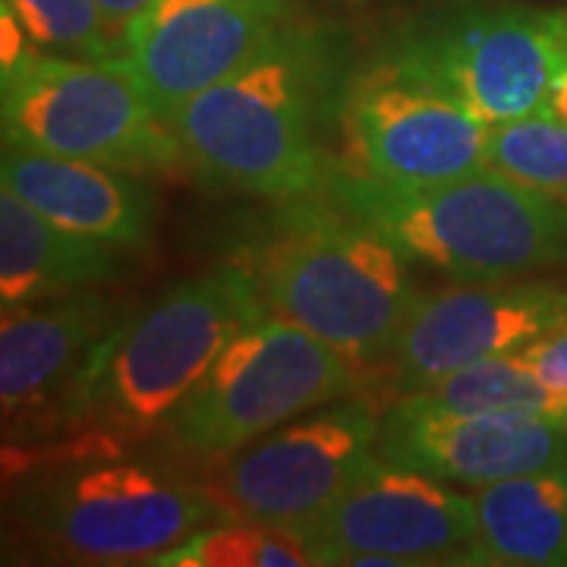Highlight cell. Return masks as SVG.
I'll use <instances>...</instances> for the list:
<instances>
[{"mask_svg": "<svg viewBox=\"0 0 567 567\" xmlns=\"http://www.w3.org/2000/svg\"><path fill=\"white\" fill-rule=\"evenodd\" d=\"M268 312L249 265L227 262L174 284L121 316L70 382L48 429L123 451L164 429L227 341Z\"/></svg>", "mask_w": 567, "mask_h": 567, "instance_id": "obj_1", "label": "cell"}, {"mask_svg": "<svg viewBox=\"0 0 567 567\" xmlns=\"http://www.w3.org/2000/svg\"><path fill=\"white\" fill-rule=\"evenodd\" d=\"M331 80L322 41L284 25L234 76L183 104L171 126L208 183L300 199L322 183L319 121Z\"/></svg>", "mask_w": 567, "mask_h": 567, "instance_id": "obj_2", "label": "cell"}, {"mask_svg": "<svg viewBox=\"0 0 567 567\" xmlns=\"http://www.w3.org/2000/svg\"><path fill=\"white\" fill-rule=\"evenodd\" d=\"M268 312L341 350L357 365L391 363L416 290L406 256L341 205L287 199L249 256Z\"/></svg>", "mask_w": 567, "mask_h": 567, "instance_id": "obj_3", "label": "cell"}, {"mask_svg": "<svg viewBox=\"0 0 567 567\" xmlns=\"http://www.w3.org/2000/svg\"><path fill=\"white\" fill-rule=\"evenodd\" d=\"M328 199L382 230L410 262L454 281H507L567 259V199L502 171L445 183L334 171Z\"/></svg>", "mask_w": 567, "mask_h": 567, "instance_id": "obj_4", "label": "cell"}, {"mask_svg": "<svg viewBox=\"0 0 567 567\" xmlns=\"http://www.w3.org/2000/svg\"><path fill=\"white\" fill-rule=\"evenodd\" d=\"M13 502L35 536L85 565H155L167 548L221 517L205 488L126 461L121 451L35 466Z\"/></svg>", "mask_w": 567, "mask_h": 567, "instance_id": "obj_5", "label": "cell"}, {"mask_svg": "<svg viewBox=\"0 0 567 567\" xmlns=\"http://www.w3.org/2000/svg\"><path fill=\"white\" fill-rule=\"evenodd\" d=\"M360 385L363 365L297 322L265 312L227 341L164 429L189 454L227 457Z\"/></svg>", "mask_w": 567, "mask_h": 567, "instance_id": "obj_6", "label": "cell"}, {"mask_svg": "<svg viewBox=\"0 0 567 567\" xmlns=\"http://www.w3.org/2000/svg\"><path fill=\"white\" fill-rule=\"evenodd\" d=\"M3 142L117 167L126 174L186 162L181 136L142 99L117 63L22 51L3 63Z\"/></svg>", "mask_w": 567, "mask_h": 567, "instance_id": "obj_7", "label": "cell"}, {"mask_svg": "<svg viewBox=\"0 0 567 567\" xmlns=\"http://www.w3.org/2000/svg\"><path fill=\"white\" fill-rule=\"evenodd\" d=\"M341 126L350 171L375 181L445 183L492 171L488 123L406 41L341 89Z\"/></svg>", "mask_w": 567, "mask_h": 567, "instance_id": "obj_8", "label": "cell"}, {"mask_svg": "<svg viewBox=\"0 0 567 567\" xmlns=\"http://www.w3.org/2000/svg\"><path fill=\"white\" fill-rule=\"evenodd\" d=\"M375 410L344 398L227 454L205 492L221 517L300 536L375 457Z\"/></svg>", "mask_w": 567, "mask_h": 567, "instance_id": "obj_9", "label": "cell"}, {"mask_svg": "<svg viewBox=\"0 0 567 567\" xmlns=\"http://www.w3.org/2000/svg\"><path fill=\"white\" fill-rule=\"evenodd\" d=\"M300 539L316 565H476L470 492L379 454Z\"/></svg>", "mask_w": 567, "mask_h": 567, "instance_id": "obj_10", "label": "cell"}, {"mask_svg": "<svg viewBox=\"0 0 567 567\" xmlns=\"http://www.w3.org/2000/svg\"><path fill=\"white\" fill-rule=\"evenodd\" d=\"M406 44L488 126L551 117V92L567 66V13L466 10Z\"/></svg>", "mask_w": 567, "mask_h": 567, "instance_id": "obj_11", "label": "cell"}, {"mask_svg": "<svg viewBox=\"0 0 567 567\" xmlns=\"http://www.w3.org/2000/svg\"><path fill=\"white\" fill-rule=\"evenodd\" d=\"M284 10L287 0H152L111 63L171 123L189 99L252 61L284 29Z\"/></svg>", "mask_w": 567, "mask_h": 567, "instance_id": "obj_12", "label": "cell"}, {"mask_svg": "<svg viewBox=\"0 0 567 567\" xmlns=\"http://www.w3.org/2000/svg\"><path fill=\"white\" fill-rule=\"evenodd\" d=\"M567 319V287L543 281H476L416 293L391 353L394 388L423 391L464 365L520 353Z\"/></svg>", "mask_w": 567, "mask_h": 567, "instance_id": "obj_13", "label": "cell"}, {"mask_svg": "<svg viewBox=\"0 0 567 567\" xmlns=\"http://www.w3.org/2000/svg\"><path fill=\"white\" fill-rule=\"evenodd\" d=\"M375 454L451 486L480 488L565 470L567 420L517 413H451L404 394L379 420Z\"/></svg>", "mask_w": 567, "mask_h": 567, "instance_id": "obj_14", "label": "cell"}, {"mask_svg": "<svg viewBox=\"0 0 567 567\" xmlns=\"http://www.w3.org/2000/svg\"><path fill=\"white\" fill-rule=\"evenodd\" d=\"M117 319V306L89 290L3 309L0 404L17 439L48 429L70 382Z\"/></svg>", "mask_w": 567, "mask_h": 567, "instance_id": "obj_15", "label": "cell"}, {"mask_svg": "<svg viewBox=\"0 0 567 567\" xmlns=\"http://www.w3.org/2000/svg\"><path fill=\"white\" fill-rule=\"evenodd\" d=\"M3 186L66 230L121 249L148 246L155 230V199L117 167L3 142Z\"/></svg>", "mask_w": 567, "mask_h": 567, "instance_id": "obj_16", "label": "cell"}, {"mask_svg": "<svg viewBox=\"0 0 567 567\" xmlns=\"http://www.w3.org/2000/svg\"><path fill=\"white\" fill-rule=\"evenodd\" d=\"M123 271L121 246L73 234L0 186V300L3 309L39 303L111 281Z\"/></svg>", "mask_w": 567, "mask_h": 567, "instance_id": "obj_17", "label": "cell"}, {"mask_svg": "<svg viewBox=\"0 0 567 567\" xmlns=\"http://www.w3.org/2000/svg\"><path fill=\"white\" fill-rule=\"evenodd\" d=\"M476 565L567 567V466L470 488Z\"/></svg>", "mask_w": 567, "mask_h": 567, "instance_id": "obj_18", "label": "cell"}, {"mask_svg": "<svg viewBox=\"0 0 567 567\" xmlns=\"http://www.w3.org/2000/svg\"><path fill=\"white\" fill-rule=\"evenodd\" d=\"M410 398L451 413H517L567 420V394L539 379L524 350L476 360L435 385L410 391Z\"/></svg>", "mask_w": 567, "mask_h": 567, "instance_id": "obj_19", "label": "cell"}, {"mask_svg": "<svg viewBox=\"0 0 567 567\" xmlns=\"http://www.w3.org/2000/svg\"><path fill=\"white\" fill-rule=\"evenodd\" d=\"M158 567H309L312 551L297 533L218 517L155 558Z\"/></svg>", "mask_w": 567, "mask_h": 567, "instance_id": "obj_20", "label": "cell"}, {"mask_svg": "<svg viewBox=\"0 0 567 567\" xmlns=\"http://www.w3.org/2000/svg\"><path fill=\"white\" fill-rule=\"evenodd\" d=\"M0 10L20 22L35 51L95 63L121 58L123 35L104 20L99 0H3Z\"/></svg>", "mask_w": 567, "mask_h": 567, "instance_id": "obj_21", "label": "cell"}, {"mask_svg": "<svg viewBox=\"0 0 567 567\" xmlns=\"http://www.w3.org/2000/svg\"><path fill=\"white\" fill-rule=\"evenodd\" d=\"M488 162L514 181L567 199V123L555 117L488 126Z\"/></svg>", "mask_w": 567, "mask_h": 567, "instance_id": "obj_22", "label": "cell"}, {"mask_svg": "<svg viewBox=\"0 0 567 567\" xmlns=\"http://www.w3.org/2000/svg\"><path fill=\"white\" fill-rule=\"evenodd\" d=\"M524 353H527V360L546 385L567 394V319L561 324H555L546 338H539Z\"/></svg>", "mask_w": 567, "mask_h": 567, "instance_id": "obj_23", "label": "cell"}, {"mask_svg": "<svg viewBox=\"0 0 567 567\" xmlns=\"http://www.w3.org/2000/svg\"><path fill=\"white\" fill-rule=\"evenodd\" d=\"M148 3H152V0H99L104 20L111 22L121 35L126 32V25L136 20Z\"/></svg>", "mask_w": 567, "mask_h": 567, "instance_id": "obj_24", "label": "cell"}, {"mask_svg": "<svg viewBox=\"0 0 567 567\" xmlns=\"http://www.w3.org/2000/svg\"><path fill=\"white\" fill-rule=\"evenodd\" d=\"M551 117L567 123V66L561 70V76L555 82V92H551Z\"/></svg>", "mask_w": 567, "mask_h": 567, "instance_id": "obj_25", "label": "cell"}]
</instances>
